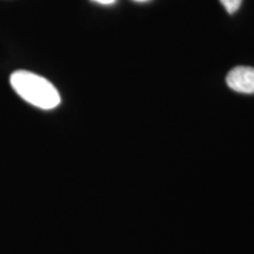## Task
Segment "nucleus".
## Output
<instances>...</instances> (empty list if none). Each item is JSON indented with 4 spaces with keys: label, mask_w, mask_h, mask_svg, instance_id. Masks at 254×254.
<instances>
[{
    "label": "nucleus",
    "mask_w": 254,
    "mask_h": 254,
    "mask_svg": "<svg viewBox=\"0 0 254 254\" xmlns=\"http://www.w3.org/2000/svg\"><path fill=\"white\" fill-rule=\"evenodd\" d=\"M93 1L98 2V4H101V5H112L116 2V0H93Z\"/></svg>",
    "instance_id": "20e7f679"
},
{
    "label": "nucleus",
    "mask_w": 254,
    "mask_h": 254,
    "mask_svg": "<svg viewBox=\"0 0 254 254\" xmlns=\"http://www.w3.org/2000/svg\"><path fill=\"white\" fill-rule=\"evenodd\" d=\"M228 87L239 93H254V68L249 66H238L226 77Z\"/></svg>",
    "instance_id": "f03ea898"
},
{
    "label": "nucleus",
    "mask_w": 254,
    "mask_h": 254,
    "mask_svg": "<svg viewBox=\"0 0 254 254\" xmlns=\"http://www.w3.org/2000/svg\"><path fill=\"white\" fill-rule=\"evenodd\" d=\"M221 4L224 5V7L228 13H236V12L239 9L240 5H241V1L243 0H220Z\"/></svg>",
    "instance_id": "7ed1b4c3"
},
{
    "label": "nucleus",
    "mask_w": 254,
    "mask_h": 254,
    "mask_svg": "<svg viewBox=\"0 0 254 254\" xmlns=\"http://www.w3.org/2000/svg\"><path fill=\"white\" fill-rule=\"evenodd\" d=\"M9 82L19 97L41 110H53L60 104L59 92L40 75L28 71H15L11 74Z\"/></svg>",
    "instance_id": "f257e3e1"
},
{
    "label": "nucleus",
    "mask_w": 254,
    "mask_h": 254,
    "mask_svg": "<svg viewBox=\"0 0 254 254\" xmlns=\"http://www.w3.org/2000/svg\"><path fill=\"white\" fill-rule=\"evenodd\" d=\"M134 1H140V2H142V1H148V0H134Z\"/></svg>",
    "instance_id": "39448f33"
}]
</instances>
